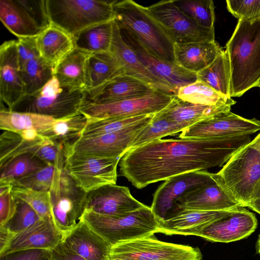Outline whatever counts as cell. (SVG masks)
Wrapping results in <instances>:
<instances>
[{
	"instance_id": "40",
	"label": "cell",
	"mask_w": 260,
	"mask_h": 260,
	"mask_svg": "<svg viewBox=\"0 0 260 260\" xmlns=\"http://www.w3.org/2000/svg\"><path fill=\"white\" fill-rule=\"evenodd\" d=\"M187 126L154 115L152 120L140 132L130 149L137 148L162 137L182 132Z\"/></svg>"
},
{
	"instance_id": "30",
	"label": "cell",
	"mask_w": 260,
	"mask_h": 260,
	"mask_svg": "<svg viewBox=\"0 0 260 260\" xmlns=\"http://www.w3.org/2000/svg\"><path fill=\"white\" fill-rule=\"evenodd\" d=\"M231 107L194 104L179 100L175 95L171 102L156 115L188 127L219 113L230 111Z\"/></svg>"
},
{
	"instance_id": "50",
	"label": "cell",
	"mask_w": 260,
	"mask_h": 260,
	"mask_svg": "<svg viewBox=\"0 0 260 260\" xmlns=\"http://www.w3.org/2000/svg\"><path fill=\"white\" fill-rule=\"evenodd\" d=\"M51 260H86L71 251L60 243L50 251Z\"/></svg>"
},
{
	"instance_id": "7",
	"label": "cell",
	"mask_w": 260,
	"mask_h": 260,
	"mask_svg": "<svg viewBox=\"0 0 260 260\" xmlns=\"http://www.w3.org/2000/svg\"><path fill=\"white\" fill-rule=\"evenodd\" d=\"M87 94L61 87L54 76L36 92L25 95L10 110L29 112L60 119L79 113Z\"/></svg>"
},
{
	"instance_id": "49",
	"label": "cell",
	"mask_w": 260,
	"mask_h": 260,
	"mask_svg": "<svg viewBox=\"0 0 260 260\" xmlns=\"http://www.w3.org/2000/svg\"><path fill=\"white\" fill-rule=\"evenodd\" d=\"M1 260H51L50 251L30 249L1 257Z\"/></svg>"
},
{
	"instance_id": "27",
	"label": "cell",
	"mask_w": 260,
	"mask_h": 260,
	"mask_svg": "<svg viewBox=\"0 0 260 260\" xmlns=\"http://www.w3.org/2000/svg\"><path fill=\"white\" fill-rule=\"evenodd\" d=\"M157 90L145 82L122 74L112 79L89 101L106 104L142 96Z\"/></svg>"
},
{
	"instance_id": "26",
	"label": "cell",
	"mask_w": 260,
	"mask_h": 260,
	"mask_svg": "<svg viewBox=\"0 0 260 260\" xmlns=\"http://www.w3.org/2000/svg\"><path fill=\"white\" fill-rule=\"evenodd\" d=\"M0 19L17 38L36 37L44 29L21 0H1Z\"/></svg>"
},
{
	"instance_id": "41",
	"label": "cell",
	"mask_w": 260,
	"mask_h": 260,
	"mask_svg": "<svg viewBox=\"0 0 260 260\" xmlns=\"http://www.w3.org/2000/svg\"><path fill=\"white\" fill-rule=\"evenodd\" d=\"M174 4L186 16L206 28H214L215 12L212 0H174Z\"/></svg>"
},
{
	"instance_id": "28",
	"label": "cell",
	"mask_w": 260,
	"mask_h": 260,
	"mask_svg": "<svg viewBox=\"0 0 260 260\" xmlns=\"http://www.w3.org/2000/svg\"><path fill=\"white\" fill-rule=\"evenodd\" d=\"M36 43L40 57L54 70L75 48L72 36L51 24L36 37Z\"/></svg>"
},
{
	"instance_id": "18",
	"label": "cell",
	"mask_w": 260,
	"mask_h": 260,
	"mask_svg": "<svg viewBox=\"0 0 260 260\" xmlns=\"http://www.w3.org/2000/svg\"><path fill=\"white\" fill-rule=\"evenodd\" d=\"M120 32L124 41L135 51L142 63L152 74L173 89L176 94L180 87L198 80L197 73L189 71L176 63L158 58L132 36L121 30Z\"/></svg>"
},
{
	"instance_id": "31",
	"label": "cell",
	"mask_w": 260,
	"mask_h": 260,
	"mask_svg": "<svg viewBox=\"0 0 260 260\" xmlns=\"http://www.w3.org/2000/svg\"><path fill=\"white\" fill-rule=\"evenodd\" d=\"M88 67L90 86L86 92L87 100L94 97L116 76L124 74L120 63L109 51L91 54Z\"/></svg>"
},
{
	"instance_id": "53",
	"label": "cell",
	"mask_w": 260,
	"mask_h": 260,
	"mask_svg": "<svg viewBox=\"0 0 260 260\" xmlns=\"http://www.w3.org/2000/svg\"><path fill=\"white\" fill-rule=\"evenodd\" d=\"M258 199H260V180L258 181L255 186L251 201Z\"/></svg>"
},
{
	"instance_id": "52",
	"label": "cell",
	"mask_w": 260,
	"mask_h": 260,
	"mask_svg": "<svg viewBox=\"0 0 260 260\" xmlns=\"http://www.w3.org/2000/svg\"><path fill=\"white\" fill-rule=\"evenodd\" d=\"M247 207L260 214V199L251 201Z\"/></svg>"
},
{
	"instance_id": "22",
	"label": "cell",
	"mask_w": 260,
	"mask_h": 260,
	"mask_svg": "<svg viewBox=\"0 0 260 260\" xmlns=\"http://www.w3.org/2000/svg\"><path fill=\"white\" fill-rule=\"evenodd\" d=\"M109 52L117 59L124 74L145 82L155 90L176 95L173 89L152 74L140 60L135 51L124 41L115 20L113 21V37Z\"/></svg>"
},
{
	"instance_id": "13",
	"label": "cell",
	"mask_w": 260,
	"mask_h": 260,
	"mask_svg": "<svg viewBox=\"0 0 260 260\" xmlns=\"http://www.w3.org/2000/svg\"><path fill=\"white\" fill-rule=\"evenodd\" d=\"M260 131V121L247 119L232 113L222 112L183 129L180 139H203L249 136Z\"/></svg>"
},
{
	"instance_id": "45",
	"label": "cell",
	"mask_w": 260,
	"mask_h": 260,
	"mask_svg": "<svg viewBox=\"0 0 260 260\" xmlns=\"http://www.w3.org/2000/svg\"><path fill=\"white\" fill-rule=\"evenodd\" d=\"M15 199L17 206L16 213L5 226L17 234L42 218L25 202L20 199Z\"/></svg>"
},
{
	"instance_id": "25",
	"label": "cell",
	"mask_w": 260,
	"mask_h": 260,
	"mask_svg": "<svg viewBox=\"0 0 260 260\" xmlns=\"http://www.w3.org/2000/svg\"><path fill=\"white\" fill-rule=\"evenodd\" d=\"M61 244L86 260H108L111 248L83 221L63 238Z\"/></svg>"
},
{
	"instance_id": "37",
	"label": "cell",
	"mask_w": 260,
	"mask_h": 260,
	"mask_svg": "<svg viewBox=\"0 0 260 260\" xmlns=\"http://www.w3.org/2000/svg\"><path fill=\"white\" fill-rule=\"evenodd\" d=\"M48 166L36 155L26 153L18 155L0 167V183L13 186L15 180L34 173Z\"/></svg>"
},
{
	"instance_id": "4",
	"label": "cell",
	"mask_w": 260,
	"mask_h": 260,
	"mask_svg": "<svg viewBox=\"0 0 260 260\" xmlns=\"http://www.w3.org/2000/svg\"><path fill=\"white\" fill-rule=\"evenodd\" d=\"M214 177L243 207L251 200L260 180V133L238 149Z\"/></svg>"
},
{
	"instance_id": "55",
	"label": "cell",
	"mask_w": 260,
	"mask_h": 260,
	"mask_svg": "<svg viewBox=\"0 0 260 260\" xmlns=\"http://www.w3.org/2000/svg\"><path fill=\"white\" fill-rule=\"evenodd\" d=\"M108 260H125V259L119 258V257H117L109 256Z\"/></svg>"
},
{
	"instance_id": "44",
	"label": "cell",
	"mask_w": 260,
	"mask_h": 260,
	"mask_svg": "<svg viewBox=\"0 0 260 260\" xmlns=\"http://www.w3.org/2000/svg\"><path fill=\"white\" fill-rule=\"evenodd\" d=\"M57 169L53 166L48 165L34 173L15 180L13 186L19 185L36 190L49 191Z\"/></svg>"
},
{
	"instance_id": "20",
	"label": "cell",
	"mask_w": 260,
	"mask_h": 260,
	"mask_svg": "<svg viewBox=\"0 0 260 260\" xmlns=\"http://www.w3.org/2000/svg\"><path fill=\"white\" fill-rule=\"evenodd\" d=\"M63 238L52 215H47L17 233L0 256L30 249L51 251L61 243Z\"/></svg>"
},
{
	"instance_id": "21",
	"label": "cell",
	"mask_w": 260,
	"mask_h": 260,
	"mask_svg": "<svg viewBox=\"0 0 260 260\" xmlns=\"http://www.w3.org/2000/svg\"><path fill=\"white\" fill-rule=\"evenodd\" d=\"M255 215L241 207L206 226L197 236L212 242L229 243L245 238L255 230Z\"/></svg>"
},
{
	"instance_id": "5",
	"label": "cell",
	"mask_w": 260,
	"mask_h": 260,
	"mask_svg": "<svg viewBox=\"0 0 260 260\" xmlns=\"http://www.w3.org/2000/svg\"><path fill=\"white\" fill-rule=\"evenodd\" d=\"M82 221L111 246L157 233L159 220L150 207L122 216H110L85 209Z\"/></svg>"
},
{
	"instance_id": "14",
	"label": "cell",
	"mask_w": 260,
	"mask_h": 260,
	"mask_svg": "<svg viewBox=\"0 0 260 260\" xmlns=\"http://www.w3.org/2000/svg\"><path fill=\"white\" fill-rule=\"evenodd\" d=\"M152 120L114 133L80 137L67 145L66 152L69 151L101 157L120 159L129 149L140 132Z\"/></svg>"
},
{
	"instance_id": "48",
	"label": "cell",
	"mask_w": 260,
	"mask_h": 260,
	"mask_svg": "<svg viewBox=\"0 0 260 260\" xmlns=\"http://www.w3.org/2000/svg\"><path fill=\"white\" fill-rule=\"evenodd\" d=\"M17 203L12 190L0 194V226H5L14 217Z\"/></svg>"
},
{
	"instance_id": "24",
	"label": "cell",
	"mask_w": 260,
	"mask_h": 260,
	"mask_svg": "<svg viewBox=\"0 0 260 260\" xmlns=\"http://www.w3.org/2000/svg\"><path fill=\"white\" fill-rule=\"evenodd\" d=\"M91 54L76 48L54 69V76L61 87L86 92L90 88L88 59Z\"/></svg>"
},
{
	"instance_id": "56",
	"label": "cell",
	"mask_w": 260,
	"mask_h": 260,
	"mask_svg": "<svg viewBox=\"0 0 260 260\" xmlns=\"http://www.w3.org/2000/svg\"><path fill=\"white\" fill-rule=\"evenodd\" d=\"M259 87L260 88V85H259Z\"/></svg>"
},
{
	"instance_id": "39",
	"label": "cell",
	"mask_w": 260,
	"mask_h": 260,
	"mask_svg": "<svg viewBox=\"0 0 260 260\" xmlns=\"http://www.w3.org/2000/svg\"><path fill=\"white\" fill-rule=\"evenodd\" d=\"M54 69L41 57L27 62L21 69L25 95L33 94L42 88L54 77Z\"/></svg>"
},
{
	"instance_id": "23",
	"label": "cell",
	"mask_w": 260,
	"mask_h": 260,
	"mask_svg": "<svg viewBox=\"0 0 260 260\" xmlns=\"http://www.w3.org/2000/svg\"><path fill=\"white\" fill-rule=\"evenodd\" d=\"M238 209L222 211L180 210L159 220L158 233L167 235L197 236L209 224L231 214Z\"/></svg>"
},
{
	"instance_id": "54",
	"label": "cell",
	"mask_w": 260,
	"mask_h": 260,
	"mask_svg": "<svg viewBox=\"0 0 260 260\" xmlns=\"http://www.w3.org/2000/svg\"><path fill=\"white\" fill-rule=\"evenodd\" d=\"M256 250L257 253L260 254V234L256 243Z\"/></svg>"
},
{
	"instance_id": "16",
	"label": "cell",
	"mask_w": 260,
	"mask_h": 260,
	"mask_svg": "<svg viewBox=\"0 0 260 260\" xmlns=\"http://www.w3.org/2000/svg\"><path fill=\"white\" fill-rule=\"evenodd\" d=\"M241 207H243L226 191L212 173L207 183L177 200L170 216L180 210L222 211Z\"/></svg>"
},
{
	"instance_id": "19",
	"label": "cell",
	"mask_w": 260,
	"mask_h": 260,
	"mask_svg": "<svg viewBox=\"0 0 260 260\" xmlns=\"http://www.w3.org/2000/svg\"><path fill=\"white\" fill-rule=\"evenodd\" d=\"M25 95L16 40L0 47V96L11 110Z\"/></svg>"
},
{
	"instance_id": "10",
	"label": "cell",
	"mask_w": 260,
	"mask_h": 260,
	"mask_svg": "<svg viewBox=\"0 0 260 260\" xmlns=\"http://www.w3.org/2000/svg\"><path fill=\"white\" fill-rule=\"evenodd\" d=\"M109 256L125 260H202L198 247L163 242L154 235L117 243Z\"/></svg>"
},
{
	"instance_id": "46",
	"label": "cell",
	"mask_w": 260,
	"mask_h": 260,
	"mask_svg": "<svg viewBox=\"0 0 260 260\" xmlns=\"http://www.w3.org/2000/svg\"><path fill=\"white\" fill-rule=\"evenodd\" d=\"M226 3L229 12L238 20L260 17V0H228Z\"/></svg>"
},
{
	"instance_id": "12",
	"label": "cell",
	"mask_w": 260,
	"mask_h": 260,
	"mask_svg": "<svg viewBox=\"0 0 260 260\" xmlns=\"http://www.w3.org/2000/svg\"><path fill=\"white\" fill-rule=\"evenodd\" d=\"M147 8L175 44L215 41L214 28L199 26L178 9L174 0L161 1Z\"/></svg>"
},
{
	"instance_id": "33",
	"label": "cell",
	"mask_w": 260,
	"mask_h": 260,
	"mask_svg": "<svg viewBox=\"0 0 260 260\" xmlns=\"http://www.w3.org/2000/svg\"><path fill=\"white\" fill-rule=\"evenodd\" d=\"M113 20L89 27L73 38L75 48L90 54L109 52L111 47Z\"/></svg>"
},
{
	"instance_id": "9",
	"label": "cell",
	"mask_w": 260,
	"mask_h": 260,
	"mask_svg": "<svg viewBox=\"0 0 260 260\" xmlns=\"http://www.w3.org/2000/svg\"><path fill=\"white\" fill-rule=\"evenodd\" d=\"M174 96L155 90L141 97L106 104H96L85 99L79 112L86 117L87 123L110 118L154 114L165 108Z\"/></svg>"
},
{
	"instance_id": "47",
	"label": "cell",
	"mask_w": 260,
	"mask_h": 260,
	"mask_svg": "<svg viewBox=\"0 0 260 260\" xmlns=\"http://www.w3.org/2000/svg\"><path fill=\"white\" fill-rule=\"evenodd\" d=\"M21 70L29 61L40 57L36 37L19 38L16 41Z\"/></svg>"
},
{
	"instance_id": "32",
	"label": "cell",
	"mask_w": 260,
	"mask_h": 260,
	"mask_svg": "<svg viewBox=\"0 0 260 260\" xmlns=\"http://www.w3.org/2000/svg\"><path fill=\"white\" fill-rule=\"evenodd\" d=\"M51 117L29 112L1 108L0 128L3 131L20 133L25 130L35 129L41 135L49 129L55 122Z\"/></svg>"
},
{
	"instance_id": "43",
	"label": "cell",
	"mask_w": 260,
	"mask_h": 260,
	"mask_svg": "<svg viewBox=\"0 0 260 260\" xmlns=\"http://www.w3.org/2000/svg\"><path fill=\"white\" fill-rule=\"evenodd\" d=\"M14 197L30 205L43 218L51 215L52 205L49 191L36 190L19 185L13 186L12 189Z\"/></svg>"
},
{
	"instance_id": "17",
	"label": "cell",
	"mask_w": 260,
	"mask_h": 260,
	"mask_svg": "<svg viewBox=\"0 0 260 260\" xmlns=\"http://www.w3.org/2000/svg\"><path fill=\"white\" fill-rule=\"evenodd\" d=\"M84 205L85 209L115 216L124 215L146 206L133 197L128 187L113 184L86 193Z\"/></svg>"
},
{
	"instance_id": "3",
	"label": "cell",
	"mask_w": 260,
	"mask_h": 260,
	"mask_svg": "<svg viewBox=\"0 0 260 260\" xmlns=\"http://www.w3.org/2000/svg\"><path fill=\"white\" fill-rule=\"evenodd\" d=\"M113 10L121 30L132 36L158 58L176 63L175 43L147 7L132 0L115 1Z\"/></svg>"
},
{
	"instance_id": "36",
	"label": "cell",
	"mask_w": 260,
	"mask_h": 260,
	"mask_svg": "<svg viewBox=\"0 0 260 260\" xmlns=\"http://www.w3.org/2000/svg\"><path fill=\"white\" fill-rule=\"evenodd\" d=\"M87 124V118L79 112L70 116L56 119L52 126L41 135L65 146L79 139Z\"/></svg>"
},
{
	"instance_id": "42",
	"label": "cell",
	"mask_w": 260,
	"mask_h": 260,
	"mask_svg": "<svg viewBox=\"0 0 260 260\" xmlns=\"http://www.w3.org/2000/svg\"><path fill=\"white\" fill-rule=\"evenodd\" d=\"M154 114L131 117H114L100 120L87 123L81 137L101 135L120 131L143 122L153 119Z\"/></svg>"
},
{
	"instance_id": "6",
	"label": "cell",
	"mask_w": 260,
	"mask_h": 260,
	"mask_svg": "<svg viewBox=\"0 0 260 260\" xmlns=\"http://www.w3.org/2000/svg\"><path fill=\"white\" fill-rule=\"evenodd\" d=\"M115 1L46 0L50 24L73 38L92 25L114 20Z\"/></svg>"
},
{
	"instance_id": "38",
	"label": "cell",
	"mask_w": 260,
	"mask_h": 260,
	"mask_svg": "<svg viewBox=\"0 0 260 260\" xmlns=\"http://www.w3.org/2000/svg\"><path fill=\"white\" fill-rule=\"evenodd\" d=\"M45 139L43 137L38 140L30 141L23 139L18 133L3 131L0 136V167L20 154H34L37 148Z\"/></svg>"
},
{
	"instance_id": "51",
	"label": "cell",
	"mask_w": 260,
	"mask_h": 260,
	"mask_svg": "<svg viewBox=\"0 0 260 260\" xmlns=\"http://www.w3.org/2000/svg\"><path fill=\"white\" fill-rule=\"evenodd\" d=\"M16 235L7 226H0V255L5 251Z\"/></svg>"
},
{
	"instance_id": "2",
	"label": "cell",
	"mask_w": 260,
	"mask_h": 260,
	"mask_svg": "<svg viewBox=\"0 0 260 260\" xmlns=\"http://www.w3.org/2000/svg\"><path fill=\"white\" fill-rule=\"evenodd\" d=\"M231 70V98L260 85V17L238 20L224 50Z\"/></svg>"
},
{
	"instance_id": "15",
	"label": "cell",
	"mask_w": 260,
	"mask_h": 260,
	"mask_svg": "<svg viewBox=\"0 0 260 260\" xmlns=\"http://www.w3.org/2000/svg\"><path fill=\"white\" fill-rule=\"evenodd\" d=\"M212 173L206 170L196 171L170 178L155 191L151 206L159 220L170 216L173 212L175 202L187 192L207 183Z\"/></svg>"
},
{
	"instance_id": "29",
	"label": "cell",
	"mask_w": 260,
	"mask_h": 260,
	"mask_svg": "<svg viewBox=\"0 0 260 260\" xmlns=\"http://www.w3.org/2000/svg\"><path fill=\"white\" fill-rule=\"evenodd\" d=\"M222 51L215 41L174 45L176 63L196 73L210 65Z\"/></svg>"
},
{
	"instance_id": "34",
	"label": "cell",
	"mask_w": 260,
	"mask_h": 260,
	"mask_svg": "<svg viewBox=\"0 0 260 260\" xmlns=\"http://www.w3.org/2000/svg\"><path fill=\"white\" fill-rule=\"evenodd\" d=\"M175 96L183 101L202 105L232 106L236 103L232 98L222 95L199 80L179 88Z\"/></svg>"
},
{
	"instance_id": "35",
	"label": "cell",
	"mask_w": 260,
	"mask_h": 260,
	"mask_svg": "<svg viewBox=\"0 0 260 260\" xmlns=\"http://www.w3.org/2000/svg\"><path fill=\"white\" fill-rule=\"evenodd\" d=\"M198 80L205 83L222 95L231 98L230 94L231 70L224 51L208 67L197 73Z\"/></svg>"
},
{
	"instance_id": "1",
	"label": "cell",
	"mask_w": 260,
	"mask_h": 260,
	"mask_svg": "<svg viewBox=\"0 0 260 260\" xmlns=\"http://www.w3.org/2000/svg\"><path fill=\"white\" fill-rule=\"evenodd\" d=\"M251 141L248 135L158 139L129 149L120 159V175L141 189L183 173L221 167Z\"/></svg>"
},
{
	"instance_id": "11",
	"label": "cell",
	"mask_w": 260,
	"mask_h": 260,
	"mask_svg": "<svg viewBox=\"0 0 260 260\" xmlns=\"http://www.w3.org/2000/svg\"><path fill=\"white\" fill-rule=\"evenodd\" d=\"M120 159L67 152L64 170L85 193L107 184H116Z\"/></svg>"
},
{
	"instance_id": "8",
	"label": "cell",
	"mask_w": 260,
	"mask_h": 260,
	"mask_svg": "<svg viewBox=\"0 0 260 260\" xmlns=\"http://www.w3.org/2000/svg\"><path fill=\"white\" fill-rule=\"evenodd\" d=\"M51 215L63 237L82 221L86 194L63 169H57L49 191Z\"/></svg>"
}]
</instances>
